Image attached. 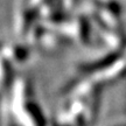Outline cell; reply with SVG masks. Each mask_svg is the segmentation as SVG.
Wrapping results in <instances>:
<instances>
[{
  "mask_svg": "<svg viewBox=\"0 0 126 126\" xmlns=\"http://www.w3.org/2000/svg\"><path fill=\"white\" fill-rule=\"evenodd\" d=\"M34 2H37V4H41V2H46V1H49V0H33Z\"/></svg>",
  "mask_w": 126,
  "mask_h": 126,
  "instance_id": "1",
  "label": "cell"
}]
</instances>
